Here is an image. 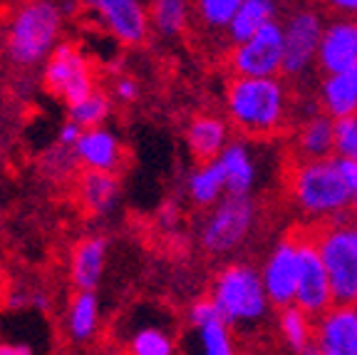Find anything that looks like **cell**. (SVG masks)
Wrapping results in <instances>:
<instances>
[{"label": "cell", "mask_w": 357, "mask_h": 355, "mask_svg": "<svg viewBox=\"0 0 357 355\" xmlns=\"http://www.w3.org/2000/svg\"><path fill=\"white\" fill-rule=\"evenodd\" d=\"M107 266V239L84 236L77 241L70 256V281L77 291H97Z\"/></svg>", "instance_id": "2e32d148"}, {"label": "cell", "mask_w": 357, "mask_h": 355, "mask_svg": "<svg viewBox=\"0 0 357 355\" xmlns=\"http://www.w3.org/2000/svg\"><path fill=\"white\" fill-rule=\"evenodd\" d=\"M290 92L280 78H234L226 87V112L245 137L280 134L290 119Z\"/></svg>", "instance_id": "7a4b0ae2"}, {"label": "cell", "mask_w": 357, "mask_h": 355, "mask_svg": "<svg viewBox=\"0 0 357 355\" xmlns=\"http://www.w3.org/2000/svg\"><path fill=\"white\" fill-rule=\"evenodd\" d=\"M340 167L347 179V187L352 191V214H357V159H340Z\"/></svg>", "instance_id": "d590c367"}, {"label": "cell", "mask_w": 357, "mask_h": 355, "mask_svg": "<svg viewBox=\"0 0 357 355\" xmlns=\"http://www.w3.org/2000/svg\"><path fill=\"white\" fill-rule=\"evenodd\" d=\"M65 10L57 0H25L13 13L6 33V55L17 67L45 65L62 43Z\"/></svg>", "instance_id": "3957f363"}, {"label": "cell", "mask_w": 357, "mask_h": 355, "mask_svg": "<svg viewBox=\"0 0 357 355\" xmlns=\"http://www.w3.org/2000/svg\"><path fill=\"white\" fill-rule=\"evenodd\" d=\"M89 13L124 45H142L149 35V10L142 0H82Z\"/></svg>", "instance_id": "7c38bea8"}, {"label": "cell", "mask_w": 357, "mask_h": 355, "mask_svg": "<svg viewBox=\"0 0 357 355\" xmlns=\"http://www.w3.org/2000/svg\"><path fill=\"white\" fill-rule=\"evenodd\" d=\"M0 355H33V348L28 343H0Z\"/></svg>", "instance_id": "74e56055"}, {"label": "cell", "mask_w": 357, "mask_h": 355, "mask_svg": "<svg viewBox=\"0 0 357 355\" xmlns=\"http://www.w3.org/2000/svg\"><path fill=\"white\" fill-rule=\"evenodd\" d=\"M79 164L89 172H117L122 161V145L119 137L107 127L84 129L79 142L75 145Z\"/></svg>", "instance_id": "9a60e30c"}, {"label": "cell", "mask_w": 357, "mask_h": 355, "mask_svg": "<svg viewBox=\"0 0 357 355\" xmlns=\"http://www.w3.org/2000/svg\"><path fill=\"white\" fill-rule=\"evenodd\" d=\"M149 20L162 38H176L189 25V0H151Z\"/></svg>", "instance_id": "484cf974"}, {"label": "cell", "mask_w": 357, "mask_h": 355, "mask_svg": "<svg viewBox=\"0 0 357 355\" xmlns=\"http://www.w3.org/2000/svg\"><path fill=\"white\" fill-rule=\"evenodd\" d=\"M335 154L340 159H357V115L335 119Z\"/></svg>", "instance_id": "1f68e13d"}, {"label": "cell", "mask_w": 357, "mask_h": 355, "mask_svg": "<svg viewBox=\"0 0 357 355\" xmlns=\"http://www.w3.org/2000/svg\"><path fill=\"white\" fill-rule=\"evenodd\" d=\"M77 154L75 150L70 147H62V145H55L52 150H47L40 159V169H43L45 177L50 179H67V177H75L77 172Z\"/></svg>", "instance_id": "4dcf8cb0"}, {"label": "cell", "mask_w": 357, "mask_h": 355, "mask_svg": "<svg viewBox=\"0 0 357 355\" xmlns=\"http://www.w3.org/2000/svg\"><path fill=\"white\" fill-rule=\"evenodd\" d=\"M315 343L323 355H357V305H337L315 318Z\"/></svg>", "instance_id": "5bb4252c"}, {"label": "cell", "mask_w": 357, "mask_h": 355, "mask_svg": "<svg viewBox=\"0 0 357 355\" xmlns=\"http://www.w3.org/2000/svg\"><path fill=\"white\" fill-rule=\"evenodd\" d=\"M278 333H280V338H283L285 348L293 355H298L305 345H310L312 340H315V318H310L303 308H298V305L280 308Z\"/></svg>", "instance_id": "d4e9b609"}, {"label": "cell", "mask_w": 357, "mask_h": 355, "mask_svg": "<svg viewBox=\"0 0 357 355\" xmlns=\"http://www.w3.org/2000/svg\"><path fill=\"white\" fill-rule=\"evenodd\" d=\"M245 0H196L199 20L208 30H226Z\"/></svg>", "instance_id": "f546056e"}, {"label": "cell", "mask_w": 357, "mask_h": 355, "mask_svg": "<svg viewBox=\"0 0 357 355\" xmlns=\"http://www.w3.org/2000/svg\"><path fill=\"white\" fill-rule=\"evenodd\" d=\"M208 298L231 328L253 331L268 318L271 298L263 286V276L253 263L231 261L213 276Z\"/></svg>", "instance_id": "277c9868"}, {"label": "cell", "mask_w": 357, "mask_h": 355, "mask_svg": "<svg viewBox=\"0 0 357 355\" xmlns=\"http://www.w3.org/2000/svg\"><path fill=\"white\" fill-rule=\"evenodd\" d=\"M335 154V119L325 112L305 117L296 132V159H330Z\"/></svg>", "instance_id": "ac0fdd59"}, {"label": "cell", "mask_w": 357, "mask_h": 355, "mask_svg": "<svg viewBox=\"0 0 357 355\" xmlns=\"http://www.w3.org/2000/svg\"><path fill=\"white\" fill-rule=\"evenodd\" d=\"M258 222V204L253 196L226 194L208 217L201 222L199 244L208 256H229L251 239Z\"/></svg>", "instance_id": "8992f818"}, {"label": "cell", "mask_w": 357, "mask_h": 355, "mask_svg": "<svg viewBox=\"0 0 357 355\" xmlns=\"http://www.w3.org/2000/svg\"><path fill=\"white\" fill-rule=\"evenodd\" d=\"M186 194L201 209H211L226 196V177L218 159L196 164L186 177Z\"/></svg>", "instance_id": "44dd1931"}, {"label": "cell", "mask_w": 357, "mask_h": 355, "mask_svg": "<svg viewBox=\"0 0 357 355\" xmlns=\"http://www.w3.org/2000/svg\"><path fill=\"white\" fill-rule=\"evenodd\" d=\"M298 233V256H301V273H298L296 305L310 318H320L335 305L333 286H330L328 268L320 256L318 241L310 229H301Z\"/></svg>", "instance_id": "9c48e42d"}, {"label": "cell", "mask_w": 357, "mask_h": 355, "mask_svg": "<svg viewBox=\"0 0 357 355\" xmlns=\"http://www.w3.org/2000/svg\"><path fill=\"white\" fill-rule=\"evenodd\" d=\"M43 82L47 92L55 94L67 107L77 105L89 92H95V75L89 60L75 43L62 40L47 62L43 65Z\"/></svg>", "instance_id": "ba28073f"}, {"label": "cell", "mask_w": 357, "mask_h": 355, "mask_svg": "<svg viewBox=\"0 0 357 355\" xmlns=\"http://www.w3.org/2000/svg\"><path fill=\"white\" fill-rule=\"evenodd\" d=\"M320 107L333 119L357 115V87L350 75H328L320 82Z\"/></svg>", "instance_id": "cb8c5ba5"}, {"label": "cell", "mask_w": 357, "mask_h": 355, "mask_svg": "<svg viewBox=\"0 0 357 355\" xmlns=\"http://www.w3.org/2000/svg\"><path fill=\"white\" fill-rule=\"evenodd\" d=\"M218 164H221L223 177H226V194L251 196L253 187L258 182V167L248 145L229 142V147L218 157Z\"/></svg>", "instance_id": "d6986e66"}, {"label": "cell", "mask_w": 357, "mask_h": 355, "mask_svg": "<svg viewBox=\"0 0 357 355\" xmlns=\"http://www.w3.org/2000/svg\"><path fill=\"white\" fill-rule=\"evenodd\" d=\"M77 196L82 206L95 214V217H107L114 211L119 201V179L112 172H89L84 169L77 182Z\"/></svg>", "instance_id": "ffe728a7"}, {"label": "cell", "mask_w": 357, "mask_h": 355, "mask_svg": "<svg viewBox=\"0 0 357 355\" xmlns=\"http://www.w3.org/2000/svg\"><path fill=\"white\" fill-rule=\"evenodd\" d=\"M320 256L328 268L333 300L357 305V217H337L312 226Z\"/></svg>", "instance_id": "5b68a950"}, {"label": "cell", "mask_w": 357, "mask_h": 355, "mask_svg": "<svg viewBox=\"0 0 357 355\" xmlns=\"http://www.w3.org/2000/svg\"><path fill=\"white\" fill-rule=\"evenodd\" d=\"M323 10L315 6H301L283 20V78L303 80L318 67L320 40L325 33Z\"/></svg>", "instance_id": "52a82bcc"}, {"label": "cell", "mask_w": 357, "mask_h": 355, "mask_svg": "<svg viewBox=\"0 0 357 355\" xmlns=\"http://www.w3.org/2000/svg\"><path fill=\"white\" fill-rule=\"evenodd\" d=\"M357 65V17H335L325 25L318 50V70L342 75Z\"/></svg>", "instance_id": "4fadbf2b"}, {"label": "cell", "mask_w": 357, "mask_h": 355, "mask_svg": "<svg viewBox=\"0 0 357 355\" xmlns=\"http://www.w3.org/2000/svg\"><path fill=\"white\" fill-rule=\"evenodd\" d=\"M298 355H323V353H320L318 343H315V340H312V343H310V345H305V348H303Z\"/></svg>", "instance_id": "f35d334b"}, {"label": "cell", "mask_w": 357, "mask_h": 355, "mask_svg": "<svg viewBox=\"0 0 357 355\" xmlns=\"http://www.w3.org/2000/svg\"><path fill=\"white\" fill-rule=\"evenodd\" d=\"M109 112H112V97L100 87H97L95 92H89L84 100L77 102V105L67 107V115H70V119H73V122H77L82 129L105 127Z\"/></svg>", "instance_id": "4316f807"}, {"label": "cell", "mask_w": 357, "mask_h": 355, "mask_svg": "<svg viewBox=\"0 0 357 355\" xmlns=\"http://www.w3.org/2000/svg\"><path fill=\"white\" fill-rule=\"evenodd\" d=\"M139 97V82L132 78H119L114 82V89H112V100L122 102V105H129Z\"/></svg>", "instance_id": "836d02e7"}, {"label": "cell", "mask_w": 357, "mask_h": 355, "mask_svg": "<svg viewBox=\"0 0 357 355\" xmlns=\"http://www.w3.org/2000/svg\"><path fill=\"white\" fill-rule=\"evenodd\" d=\"M328 10L340 17H357V0H320Z\"/></svg>", "instance_id": "8d00e7d4"}, {"label": "cell", "mask_w": 357, "mask_h": 355, "mask_svg": "<svg viewBox=\"0 0 357 355\" xmlns=\"http://www.w3.org/2000/svg\"><path fill=\"white\" fill-rule=\"evenodd\" d=\"M176 345L169 331L159 326H144L129 338V355H174Z\"/></svg>", "instance_id": "83f0119b"}, {"label": "cell", "mask_w": 357, "mask_h": 355, "mask_svg": "<svg viewBox=\"0 0 357 355\" xmlns=\"http://www.w3.org/2000/svg\"><path fill=\"white\" fill-rule=\"evenodd\" d=\"M298 273H301V256H298V233L293 231L268 251L261 268L263 286L273 308L296 305Z\"/></svg>", "instance_id": "8fae6325"}, {"label": "cell", "mask_w": 357, "mask_h": 355, "mask_svg": "<svg viewBox=\"0 0 357 355\" xmlns=\"http://www.w3.org/2000/svg\"><path fill=\"white\" fill-rule=\"evenodd\" d=\"M196 338H199V355H238L231 326L226 321L196 328Z\"/></svg>", "instance_id": "f1b7e54d"}, {"label": "cell", "mask_w": 357, "mask_h": 355, "mask_svg": "<svg viewBox=\"0 0 357 355\" xmlns=\"http://www.w3.org/2000/svg\"><path fill=\"white\" fill-rule=\"evenodd\" d=\"M273 20H278V3L275 0H245L234 15V20L229 22L226 35H229L231 45H241Z\"/></svg>", "instance_id": "7402d4cb"}, {"label": "cell", "mask_w": 357, "mask_h": 355, "mask_svg": "<svg viewBox=\"0 0 357 355\" xmlns=\"http://www.w3.org/2000/svg\"><path fill=\"white\" fill-rule=\"evenodd\" d=\"M229 65L236 78H278L283 75V22H268L251 40L234 45Z\"/></svg>", "instance_id": "30bf717a"}, {"label": "cell", "mask_w": 357, "mask_h": 355, "mask_svg": "<svg viewBox=\"0 0 357 355\" xmlns=\"http://www.w3.org/2000/svg\"><path fill=\"white\" fill-rule=\"evenodd\" d=\"M216 321H223L221 318V313H218V308H216V303H213L211 298H199V300H194V303L189 305V323H191V328H204V326H208V323H216Z\"/></svg>", "instance_id": "d6a6232c"}, {"label": "cell", "mask_w": 357, "mask_h": 355, "mask_svg": "<svg viewBox=\"0 0 357 355\" xmlns=\"http://www.w3.org/2000/svg\"><path fill=\"white\" fill-rule=\"evenodd\" d=\"M100 326V298L97 291H77L67 308V333L77 343H87Z\"/></svg>", "instance_id": "603a6c76"}, {"label": "cell", "mask_w": 357, "mask_h": 355, "mask_svg": "<svg viewBox=\"0 0 357 355\" xmlns=\"http://www.w3.org/2000/svg\"><path fill=\"white\" fill-rule=\"evenodd\" d=\"M285 191L298 214L312 226L352 211V191L340 159H296L285 172Z\"/></svg>", "instance_id": "6da1fadb"}, {"label": "cell", "mask_w": 357, "mask_h": 355, "mask_svg": "<svg viewBox=\"0 0 357 355\" xmlns=\"http://www.w3.org/2000/svg\"><path fill=\"white\" fill-rule=\"evenodd\" d=\"M186 147L199 164L213 161L229 147V124L218 115H196L184 132Z\"/></svg>", "instance_id": "e0dca14e"}, {"label": "cell", "mask_w": 357, "mask_h": 355, "mask_svg": "<svg viewBox=\"0 0 357 355\" xmlns=\"http://www.w3.org/2000/svg\"><path fill=\"white\" fill-rule=\"evenodd\" d=\"M84 129L79 127L77 122H73V119H67L65 124H62L60 129H57V145L62 147H70V150H75V145L79 142V137H82Z\"/></svg>", "instance_id": "e575fe53"}]
</instances>
